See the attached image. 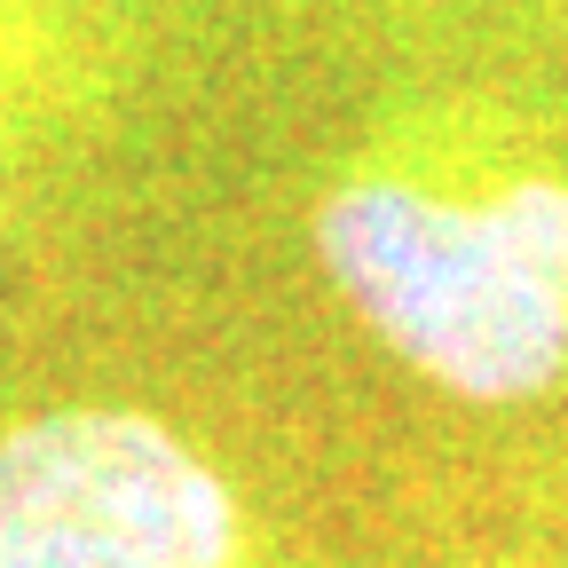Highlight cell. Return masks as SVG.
I'll list each match as a JSON object with an SVG mask.
<instances>
[{
  "label": "cell",
  "mask_w": 568,
  "mask_h": 568,
  "mask_svg": "<svg viewBox=\"0 0 568 568\" xmlns=\"http://www.w3.org/2000/svg\"><path fill=\"white\" fill-rule=\"evenodd\" d=\"M308 245L418 387L474 410L568 387V166L506 103H387L324 174Z\"/></svg>",
  "instance_id": "obj_1"
},
{
  "label": "cell",
  "mask_w": 568,
  "mask_h": 568,
  "mask_svg": "<svg viewBox=\"0 0 568 568\" xmlns=\"http://www.w3.org/2000/svg\"><path fill=\"white\" fill-rule=\"evenodd\" d=\"M0 568H276V552L182 426L55 403L0 435Z\"/></svg>",
  "instance_id": "obj_2"
},
{
  "label": "cell",
  "mask_w": 568,
  "mask_h": 568,
  "mask_svg": "<svg viewBox=\"0 0 568 568\" xmlns=\"http://www.w3.org/2000/svg\"><path fill=\"white\" fill-rule=\"evenodd\" d=\"M80 80L88 48L71 40L55 0H0V205L55 142V126H71Z\"/></svg>",
  "instance_id": "obj_3"
},
{
  "label": "cell",
  "mask_w": 568,
  "mask_h": 568,
  "mask_svg": "<svg viewBox=\"0 0 568 568\" xmlns=\"http://www.w3.org/2000/svg\"><path fill=\"white\" fill-rule=\"evenodd\" d=\"M418 568H545V560H521V552H443V560H418Z\"/></svg>",
  "instance_id": "obj_4"
}]
</instances>
